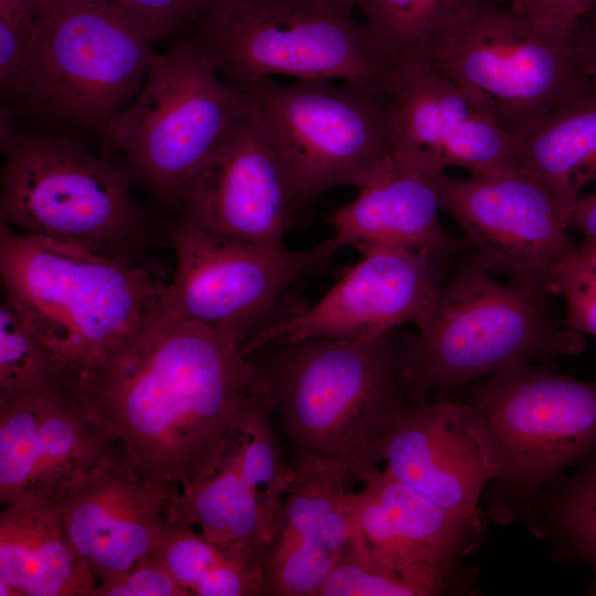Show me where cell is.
<instances>
[{"label": "cell", "instance_id": "2e32d148", "mask_svg": "<svg viewBox=\"0 0 596 596\" xmlns=\"http://www.w3.org/2000/svg\"><path fill=\"white\" fill-rule=\"evenodd\" d=\"M121 458L75 392L56 386L0 396L1 507L56 498L79 476Z\"/></svg>", "mask_w": 596, "mask_h": 596}, {"label": "cell", "instance_id": "836d02e7", "mask_svg": "<svg viewBox=\"0 0 596 596\" xmlns=\"http://www.w3.org/2000/svg\"><path fill=\"white\" fill-rule=\"evenodd\" d=\"M152 41L182 32L207 0H110Z\"/></svg>", "mask_w": 596, "mask_h": 596}, {"label": "cell", "instance_id": "f546056e", "mask_svg": "<svg viewBox=\"0 0 596 596\" xmlns=\"http://www.w3.org/2000/svg\"><path fill=\"white\" fill-rule=\"evenodd\" d=\"M443 592L446 589L438 584L380 564L353 521L351 540L316 596H432Z\"/></svg>", "mask_w": 596, "mask_h": 596}, {"label": "cell", "instance_id": "d4e9b609", "mask_svg": "<svg viewBox=\"0 0 596 596\" xmlns=\"http://www.w3.org/2000/svg\"><path fill=\"white\" fill-rule=\"evenodd\" d=\"M518 161L566 219L581 191L596 180V85L589 82L519 138Z\"/></svg>", "mask_w": 596, "mask_h": 596}, {"label": "cell", "instance_id": "7402d4cb", "mask_svg": "<svg viewBox=\"0 0 596 596\" xmlns=\"http://www.w3.org/2000/svg\"><path fill=\"white\" fill-rule=\"evenodd\" d=\"M445 172L401 151L328 220L341 246L361 253L376 246L427 253L454 264L469 248L441 225L439 177Z\"/></svg>", "mask_w": 596, "mask_h": 596}, {"label": "cell", "instance_id": "4316f807", "mask_svg": "<svg viewBox=\"0 0 596 596\" xmlns=\"http://www.w3.org/2000/svg\"><path fill=\"white\" fill-rule=\"evenodd\" d=\"M273 413L270 396L256 401L241 419L227 446L244 479L279 518L291 480V466L284 458L272 423Z\"/></svg>", "mask_w": 596, "mask_h": 596}, {"label": "cell", "instance_id": "44dd1931", "mask_svg": "<svg viewBox=\"0 0 596 596\" xmlns=\"http://www.w3.org/2000/svg\"><path fill=\"white\" fill-rule=\"evenodd\" d=\"M363 483L350 492V508L369 553L389 568L447 590L459 558L482 534L387 469H377Z\"/></svg>", "mask_w": 596, "mask_h": 596}, {"label": "cell", "instance_id": "7c38bea8", "mask_svg": "<svg viewBox=\"0 0 596 596\" xmlns=\"http://www.w3.org/2000/svg\"><path fill=\"white\" fill-rule=\"evenodd\" d=\"M152 43L110 0L38 13L25 79L10 111L103 131L140 89Z\"/></svg>", "mask_w": 596, "mask_h": 596}, {"label": "cell", "instance_id": "277c9868", "mask_svg": "<svg viewBox=\"0 0 596 596\" xmlns=\"http://www.w3.org/2000/svg\"><path fill=\"white\" fill-rule=\"evenodd\" d=\"M469 247L445 275L415 333H400L397 364L411 406L520 363L554 366L584 350L555 318L549 294L504 285Z\"/></svg>", "mask_w": 596, "mask_h": 596}, {"label": "cell", "instance_id": "7a4b0ae2", "mask_svg": "<svg viewBox=\"0 0 596 596\" xmlns=\"http://www.w3.org/2000/svg\"><path fill=\"white\" fill-rule=\"evenodd\" d=\"M4 299L79 395L160 311L167 280L130 260L0 223Z\"/></svg>", "mask_w": 596, "mask_h": 596}, {"label": "cell", "instance_id": "ac0fdd59", "mask_svg": "<svg viewBox=\"0 0 596 596\" xmlns=\"http://www.w3.org/2000/svg\"><path fill=\"white\" fill-rule=\"evenodd\" d=\"M387 87L397 118V151L446 171L481 174L513 167L519 138L504 130L418 49L392 63Z\"/></svg>", "mask_w": 596, "mask_h": 596}, {"label": "cell", "instance_id": "5b68a950", "mask_svg": "<svg viewBox=\"0 0 596 596\" xmlns=\"http://www.w3.org/2000/svg\"><path fill=\"white\" fill-rule=\"evenodd\" d=\"M0 223L130 260L166 279L149 217L125 162L67 132L17 130L2 111Z\"/></svg>", "mask_w": 596, "mask_h": 596}, {"label": "cell", "instance_id": "cb8c5ba5", "mask_svg": "<svg viewBox=\"0 0 596 596\" xmlns=\"http://www.w3.org/2000/svg\"><path fill=\"white\" fill-rule=\"evenodd\" d=\"M166 518L193 525L221 547L262 554H268L279 523L244 479L227 445L202 476L178 492Z\"/></svg>", "mask_w": 596, "mask_h": 596}, {"label": "cell", "instance_id": "1f68e13d", "mask_svg": "<svg viewBox=\"0 0 596 596\" xmlns=\"http://www.w3.org/2000/svg\"><path fill=\"white\" fill-rule=\"evenodd\" d=\"M35 32L31 0H0V92L14 107L30 63Z\"/></svg>", "mask_w": 596, "mask_h": 596}, {"label": "cell", "instance_id": "52a82bcc", "mask_svg": "<svg viewBox=\"0 0 596 596\" xmlns=\"http://www.w3.org/2000/svg\"><path fill=\"white\" fill-rule=\"evenodd\" d=\"M460 400L477 414L493 450L489 513L532 514L563 471L596 449V382L520 363L473 384Z\"/></svg>", "mask_w": 596, "mask_h": 596}, {"label": "cell", "instance_id": "8992f818", "mask_svg": "<svg viewBox=\"0 0 596 596\" xmlns=\"http://www.w3.org/2000/svg\"><path fill=\"white\" fill-rule=\"evenodd\" d=\"M353 0H207L182 31L243 91L284 75L386 86L393 63Z\"/></svg>", "mask_w": 596, "mask_h": 596}, {"label": "cell", "instance_id": "603a6c76", "mask_svg": "<svg viewBox=\"0 0 596 596\" xmlns=\"http://www.w3.org/2000/svg\"><path fill=\"white\" fill-rule=\"evenodd\" d=\"M96 587L67 538L56 498L30 497L2 505L1 596H95Z\"/></svg>", "mask_w": 596, "mask_h": 596}, {"label": "cell", "instance_id": "f35d334b", "mask_svg": "<svg viewBox=\"0 0 596 596\" xmlns=\"http://www.w3.org/2000/svg\"><path fill=\"white\" fill-rule=\"evenodd\" d=\"M107 0H31L35 14L65 7Z\"/></svg>", "mask_w": 596, "mask_h": 596}, {"label": "cell", "instance_id": "f1b7e54d", "mask_svg": "<svg viewBox=\"0 0 596 596\" xmlns=\"http://www.w3.org/2000/svg\"><path fill=\"white\" fill-rule=\"evenodd\" d=\"M483 0H353L394 61L419 47L444 24Z\"/></svg>", "mask_w": 596, "mask_h": 596}, {"label": "cell", "instance_id": "9c48e42d", "mask_svg": "<svg viewBox=\"0 0 596 596\" xmlns=\"http://www.w3.org/2000/svg\"><path fill=\"white\" fill-rule=\"evenodd\" d=\"M253 109L182 34L153 51L134 99L102 131L137 185L179 214L183 189L223 135Z\"/></svg>", "mask_w": 596, "mask_h": 596}, {"label": "cell", "instance_id": "3957f363", "mask_svg": "<svg viewBox=\"0 0 596 596\" xmlns=\"http://www.w3.org/2000/svg\"><path fill=\"white\" fill-rule=\"evenodd\" d=\"M396 330L364 339L272 341L247 356L292 451L347 465L363 481L382 462L393 417L411 406Z\"/></svg>", "mask_w": 596, "mask_h": 596}, {"label": "cell", "instance_id": "5bb4252c", "mask_svg": "<svg viewBox=\"0 0 596 596\" xmlns=\"http://www.w3.org/2000/svg\"><path fill=\"white\" fill-rule=\"evenodd\" d=\"M304 207L283 153L253 107L189 179L179 216L214 234L285 247Z\"/></svg>", "mask_w": 596, "mask_h": 596}, {"label": "cell", "instance_id": "8fae6325", "mask_svg": "<svg viewBox=\"0 0 596 596\" xmlns=\"http://www.w3.org/2000/svg\"><path fill=\"white\" fill-rule=\"evenodd\" d=\"M292 174L302 205L331 188L366 183L397 151L386 86L273 77L245 91Z\"/></svg>", "mask_w": 596, "mask_h": 596}, {"label": "cell", "instance_id": "30bf717a", "mask_svg": "<svg viewBox=\"0 0 596 596\" xmlns=\"http://www.w3.org/2000/svg\"><path fill=\"white\" fill-rule=\"evenodd\" d=\"M175 267L160 313L216 328L243 347L302 306L298 287L342 248L336 236L291 251L205 231L183 217L166 226Z\"/></svg>", "mask_w": 596, "mask_h": 596}, {"label": "cell", "instance_id": "9a60e30c", "mask_svg": "<svg viewBox=\"0 0 596 596\" xmlns=\"http://www.w3.org/2000/svg\"><path fill=\"white\" fill-rule=\"evenodd\" d=\"M454 264L417 251L369 248L321 299L258 334L244 354L272 341L356 340L396 330L404 323L418 327Z\"/></svg>", "mask_w": 596, "mask_h": 596}, {"label": "cell", "instance_id": "d590c367", "mask_svg": "<svg viewBox=\"0 0 596 596\" xmlns=\"http://www.w3.org/2000/svg\"><path fill=\"white\" fill-rule=\"evenodd\" d=\"M549 30L573 34L596 0H493Z\"/></svg>", "mask_w": 596, "mask_h": 596}, {"label": "cell", "instance_id": "e0dca14e", "mask_svg": "<svg viewBox=\"0 0 596 596\" xmlns=\"http://www.w3.org/2000/svg\"><path fill=\"white\" fill-rule=\"evenodd\" d=\"M381 451L394 477L483 534L479 501L498 466L467 403L438 397L402 409L390 423Z\"/></svg>", "mask_w": 596, "mask_h": 596}, {"label": "cell", "instance_id": "4dcf8cb0", "mask_svg": "<svg viewBox=\"0 0 596 596\" xmlns=\"http://www.w3.org/2000/svg\"><path fill=\"white\" fill-rule=\"evenodd\" d=\"M56 386L68 389L45 348L3 299L0 305V396Z\"/></svg>", "mask_w": 596, "mask_h": 596}, {"label": "cell", "instance_id": "8d00e7d4", "mask_svg": "<svg viewBox=\"0 0 596 596\" xmlns=\"http://www.w3.org/2000/svg\"><path fill=\"white\" fill-rule=\"evenodd\" d=\"M570 227L579 231L585 244L596 247V193L579 196L566 213Z\"/></svg>", "mask_w": 596, "mask_h": 596}, {"label": "cell", "instance_id": "4fadbf2b", "mask_svg": "<svg viewBox=\"0 0 596 596\" xmlns=\"http://www.w3.org/2000/svg\"><path fill=\"white\" fill-rule=\"evenodd\" d=\"M441 209L481 263L522 289L553 294L560 263L576 246L550 193L521 167L439 177Z\"/></svg>", "mask_w": 596, "mask_h": 596}, {"label": "cell", "instance_id": "6da1fadb", "mask_svg": "<svg viewBox=\"0 0 596 596\" xmlns=\"http://www.w3.org/2000/svg\"><path fill=\"white\" fill-rule=\"evenodd\" d=\"M268 396L234 337L160 312L79 393L128 464L173 496L216 461L251 405Z\"/></svg>", "mask_w": 596, "mask_h": 596}, {"label": "cell", "instance_id": "484cf974", "mask_svg": "<svg viewBox=\"0 0 596 596\" xmlns=\"http://www.w3.org/2000/svg\"><path fill=\"white\" fill-rule=\"evenodd\" d=\"M152 556L188 596H251L257 586L255 565L245 550L221 547L179 520L164 517Z\"/></svg>", "mask_w": 596, "mask_h": 596}, {"label": "cell", "instance_id": "d6a6232c", "mask_svg": "<svg viewBox=\"0 0 596 596\" xmlns=\"http://www.w3.org/2000/svg\"><path fill=\"white\" fill-rule=\"evenodd\" d=\"M553 294L566 302L565 324L579 334L596 336V247L581 243L557 266Z\"/></svg>", "mask_w": 596, "mask_h": 596}, {"label": "cell", "instance_id": "74e56055", "mask_svg": "<svg viewBox=\"0 0 596 596\" xmlns=\"http://www.w3.org/2000/svg\"><path fill=\"white\" fill-rule=\"evenodd\" d=\"M574 38L588 79L596 85V6L578 23Z\"/></svg>", "mask_w": 596, "mask_h": 596}, {"label": "cell", "instance_id": "ba28073f", "mask_svg": "<svg viewBox=\"0 0 596 596\" xmlns=\"http://www.w3.org/2000/svg\"><path fill=\"white\" fill-rule=\"evenodd\" d=\"M504 130L521 138L589 83L573 34L483 0L417 47Z\"/></svg>", "mask_w": 596, "mask_h": 596}, {"label": "cell", "instance_id": "83f0119b", "mask_svg": "<svg viewBox=\"0 0 596 596\" xmlns=\"http://www.w3.org/2000/svg\"><path fill=\"white\" fill-rule=\"evenodd\" d=\"M578 464L579 469L567 479L560 478L544 500L543 531L552 532L568 553L596 573V449Z\"/></svg>", "mask_w": 596, "mask_h": 596}, {"label": "cell", "instance_id": "e575fe53", "mask_svg": "<svg viewBox=\"0 0 596 596\" xmlns=\"http://www.w3.org/2000/svg\"><path fill=\"white\" fill-rule=\"evenodd\" d=\"M95 596H188L152 555L140 560L123 576L102 582Z\"/></svg>", "mask_w": 596, "mask_h": 596}, {"label": "cell", "instance_id": "ffe728a7", "mask_svg": "<svg viewBox=\"0 0 596 596\" xmlns=\"http://www.w3.org/2000/svg\"><path fill=\"white\" fill-rule=\"evenodd\" d=\"M291 480L266 558V595L316 596L353 533L344 464L291 450Z\"/></svg>", "mask_w": 596, "mask_h": 596}, {"label": "cell", "instance_id": "d6986e66", "mask_svg": "<svg viewBox=\"0 0 596 596\" xmlns=\"http://www.w3.org/2000/svg\"><path fill=\"white\" fill-rule=\"evenodd\" d=\"M173 497L121 458L79 476L56 499L67 538L98 585L152 555Z\"/></svg>", "mask_w": 596, "mask_h": 596}]
</instances>
